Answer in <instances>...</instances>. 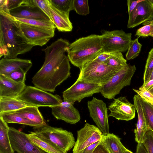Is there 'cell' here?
Returning a JSON list of instances; mask_svg holds the SVG:
<instances>
[{"mask_svg": "<svg viewBox=\"0 0 153 153\" xmlns=\"http://www.w3.org/2000/svg\"><path fill=\"white\" fill-rule=\"evenodd\" d=\"M69 45L67 40L60 38L42 49L45 53V59L32 78L35 87L53 93L58 86L70 77V61L65 53Z\"/></svg>", "mask_w": 153, "mask_h": 153, "instance_id": "cell-1", "label": "cell"}, {"mask_svg": "<svg viewBox=\"0 0 153 153\" xmlns=\"http://www.w3.org/2000/svg\"><path fill=\"white\" fill-rule=\"evenodd\" d=\"M34 46L27 43L19 22L10 14L0 10V57L16 58Z\"/></svg>", "mask_w": 153, "mask_h": 153, "instance_id": "cell-2", "label": "cell"}, {"mask_svg": "<svg viewBox=\"0 0 153 153\" xmlns=\"http://www.w3.org/2000/svg\"><path fill=\"white\" fill-rule=\"evenodd\" d=\"M102 49L101 35L91 34L70 44L67 51V56L71 63L80 70L101 53Z\"/></svg>", "mask_w": 153, "mask_h": 153, "instance_id": "cell-3", "label": "cell"}, {"mask_svg": "<svg viewBox=\"0 0 153 153\" xmlns=\"http://www.w3.org/2000/svg\"><path fill=\"white\" fill-rule=\"evenodd\" d=\"M33 129L38 136L64 153H67L74 145L75 139L71 132L61 128L52 127L46 123Z\"/></svg>", "mask_w": 153, "mask_h": 153, "instance_id": "cell-4", "label": "cell"}, {"mask_svg": "<svg viewBox=\"0 0 153 153\" xmlns=\"http://www.w3.org/2000/svg\"><path fill=\"white\" fill-rule=\"evenodd\" d=\"M122 68L110 67L105 63H98L93 60L82 67L77 79L102 86Z\"/></svg>", "mask_w": 153, "mask_h": 153, "instance_id": "cell-5", "label": "cell"}, {"mask_svg": "<svg viewBox=\"0 0 153 153\" xmlns=\"http://www.w3.org/2000/svg\"><path fill=\"white\" fill-rule=\"evenodd\" d=\"M136 70L135 65L127 64L101 86L100 92L105 98L114 99L123 88L130 85L131 78Z\"/></svg>", "mask_w": 153, "mask_h": 153, "instance_id": "cell-6", "label": "cell"}, {"mask_svg": "<svg viewBox=\"0 0 153 153\" xmlns=\"http://www.w3.org/2000/svg\"><path fill=\"white\" fill-rule=\"evenodd\" d=\"M30 105L52 107L59 105L63 102L61 97L53 95L35 87L27 86L16 98Z\"/></svg>", "mask_w": 153, "mask_h": 153, "instance_id": "cell-7", "label": "cell"}, {"mask_svg": "<svg viewBox=\"0 0 153 153\" xmlns=\"http://www.w3.org/2000/svg\"><path fill=\"white\" fill-rule=\"evenodd\" d=\"M101 35L102 52H124L127 51L132 40L131 33H126L122 30H104Z\"/></svg>", "mask_w": 153, "mask_h": 153, "instance_id": "cell-8", "label": "cell"}, {"mask_svg": "<svg viewBox=\"0 0 153 153\" xmlns=\"http://www.w3.org/2000/svg\"><path fill=\"white\" fill-rule=\"evenodd\" d=\"M101 85L77 79L70 87L62 92L64 101L79 102L84 98L100 92Z\"/></svg>", "mask_w": 153, "mask_h": 153, "instance_id": "cell-9", "label": "cell"}, {"mask_svg": "<svg viewBox=\"0 0 153 153\" xmlns=\"http://www.w3.org/2000/svg\"><path fill=\"white\" fill-rule=\"evenodd\" d=\"M87 106L90 116L103 135L109 134L108 116L105 103L101 100L93 97L92 100L88 101Z\"/></svg>", "mask_w": 153, "mask_h": 153, "instance_id": "cell-10", "label": "cell"}, {"mask_svg": "<svg viewBox=\"0 0 153 153\" xmlns=\"http://www.w3.org/2000/svg\"><path fill=\"white\" fill-rule=\"evenodd\" d=\"M18 22L20 30L27 43L33 46H43L54 35L55 30L38 27Z\"/></svg>", "mask_w": 153, "mask_h": 153, "instance_id": "cell-11", "label": "cell"}, {"mask_svg": "<svg viewBox=\"0 0 153 153\" xmlns=\"http://www.w3.org/2000/svg\"><path fill=\"white\" fill-rule=\"evenodd\" d=\"M103 134L97 126L86 123L77 131V139L73 149V153H81L89 145L101 140Z\"/></svg>", "mask_w": 153, "mask_h": 153, "instance_id": "cell-12", "label": "cell"}, {"mask_svg": "<svg viewBox=\"0 0 153 153\" xmlns=\"http://www.w3.org/2000/svg\"><path fill=\"white\" fill-rule=\"evenodd\" d=\"M9 135L12 147L17 153H47L31 143L22 131L9 127Z\"/></svg>", "mask_w": 153, "mask_h": 153, "instance_id": "cell-13", "label": "cell"}, {"mask_svg": "<svg viewBox=\"0 0 153 153\" xmlns=\"http://www.w3.org/2000/svg\"><path fill=\"white\" fill-rule=\"evenodd\" d=\"M108 106L110 112L108 117L118 120L128 121L134 118L136 109L134 104L130 102L125 97L116 99Z\"/></svg>", "mask_w": 153, "mask_h": 153, "instance_id": "cell-14", "label": "cell"}, {"mask_svg": "<svg viewBox=\"0 0 153 153\" xmlns=\"http://www.w3.org/2000/svg\"><path fill=\"white\" fill-rule=\"evenodd\" d=\"M10 14L16 18L51 21L33 0H23L20 6L10 11Z\"/></svg>", "mask_w": 153, "mask_h": 153, "instance_id": "cell-15", "label": "cell"}, {"mask_svg": "<svg viewBox=\"0 0 153 153\" xmlns=\"http://www.w3.org/2000/svg\"><path fill=\"white\" fill-rule=\"evenodd\" d=\"M153 16V4L150 0H143L128 15V28H132L149 21Z\"/></svg>", "mask_w": 153, "mask_h": 153, "instance_id": "cell-16", "label": "cell"}, {"mask_svg": "<svg viewBox=\"0 0 153 153\" xmlns=\"http://www.w3.org/2000/svg\"><path fill=\"white\" fill-rule=\"evenodd\" d=\"M74 103L63 101L59 105L51 107L52 115L57 120L75 124L81 118L79 111L74 106Z\"/></svg>", "mask_w": 153, "mask_h": 153, "instance_id": "cell-17", "label": "cell"}, {"mask_svg": "<svg viewBox=\"0 0 153 153\" xmlns=\"http://www.w3.org/2000/svg\"><path fill=\"white\" fill-rule=\"evenodd\" d=\"M25 83L18 82L0 74V97L17 98L26 87Z\"/></svg>", "mask_w": 153, "mask_h": 153, "instance_id": "cell-18", "label": "cell"}, {"mask_svg": "<svg viewBox=\"0 0 153 153\" xmlns=\"http://www.w3.org/2000/svg\"><path fill=\"white\" fill-rule=\"evenodd\" d=\"M32 66L30 60L17 57L12 59L3 58L0 61V74L7 76L16 70H21L27 74Z\"/></svg>", "mask_w": 153, "mask_h": 153, "instance_id": "cell-19", "label": "cell"}, {"mask_svg": "<svg viewBox=\"0 0 153 153\" xmlns=\"http://www.w3.org/2000/svg\"><path fill=\"white\" fill-rule=\"evenodd\" d=\"M133 99L134 104L137 111L138 117L136 128L134 131L135 133V139L137 143H142L145 134L149 128L144 115L140 97L137 94H135Z\"/></svg>", "mask_w": 153, "mask_h": 153, "instance_id": "cell-20", "label": "cell"}, {"mask_svg": "<svg viewBox=\"0 0 153 153\" xmlns=\"http://www.w3.org/2000/svg\"><path fill=\"white\" fill-rule=\"evenodd\" d=\"M48 1L52 19L56 27L59 31H71L73 27L69 19V15L60 11Z\"/></svg>", "mask_w": 153, "mask_h": 153, "instance_id": "cell-21", "label": "cell"}, {"mask_svg": "<svg viewBox=\"0 0 153 153\" xmlns=\"http://www.w3.org/2000/svg\"><path fill=\"white\" fill-rule=\"evenodd\" d=\"M9 127L0 117V153H14L9 135Z\"/></svg>", "mask_w": 153, "mask_h": 153, "instance_id": "cell-22", "label": "cell"}, {"mask_svg": "<svg viewBox=\"0 0 153 153\" xmlns=\"http://www.w3.org/2000/svg\"><path fill=\"white\" fill-rule=\"evenodd\" d=\"M15 111L19 114L39 126L46 123L38 107L28 106Z\"/></svg>", "mask_w": 153, "mask_h": 153, "instance_id": "cell-23", "label": "cell"}, {"mask_svg": "<svg viewBox=\"0 0 153 153\" xmlns=\"http://www.w3.org/2000/svg\"><path fill=\"white\" fill-rule=\"evenodd\" d=\"M30 105L16 98L0 97V114L16 111Z\"/></svg>", "mask_w": 153, "mask_h": 153, "instance_id": "cell-24", "label": "cell"}, {"mask_svg": "<svg viewBox=\"0 0 153 153\" xmlns=\"http://www.w3.org/2000/svg\"><path fill=\"white\" fill-rule=\"evenodd\" d=\"M101 140L111 153H125L127 149L121 143L120 138L113 133L103 135Z\"/></svg>", "mask_w": 153, "mask_h": 153, "instance_id": "cell-25", "label": "cell"}, {"mask_svg": "<svg viewBox=\"0 0 153 153\" xmlns=\"http://www.w3.org/2000/svg\"><path fill=\"white\" fill-rule=\"evenodd\" d=\"M26 136L33 145L47 153H64L59 149L42 139L33 131H30Z\"/></svg>", "mask_w": 153, "mask_h": 153, "instance_id": "cell-26", "label": "cell"}, {"mask_svg": "<svg viewBox=\"0 0 153 153\" xmlns=\"http://www.w3.org/2000/svg\"><path fill=\"white\" fill-rule=\"evenodd\" d=\"M0 117L7 123H18L35 127L39 125L23 117L15 111L6 112L0 114Z\"/></svg>", "mask_w": 153, "mask_h": 153, "instance_id": "cell-27", "label": "cell"}, {"mask_svg": "<svg viewBox=\"0 0 153 153\" xmlns=\"http://www.w3.org/2000/svg\"><path fill=\"white\" fill-rule=\"evenodd\" d=\"M14 18L19 22L38 27L53 30H55L56 28L54 24L51 21L25 19L16 17H14Z\"/></svg>", "mask_w": 153, "mask_h": 153, "instance_id": "cell-28", "label": "cell"}, {"mask_svg": "<svg viewBox=\"0 0 153 153\" xmlns=\"http://www.w3.org/2000/svg\"><path fill=\"white\" fill-rule=\"evenodd\" d=\"M111 53V56L106 64L116 68H123L127 65V60L124 58L122 52H116Z\"/></svg>", "mask_w": 153, "mask_h": 153, "instance_id": "cell-29", "label": "cell"}, {"mask_svg": "<svg viewBox=\"0 0 153 153\" xmlns=\"http://www.w3.org/2000/svg\"><path fill=\"white\" fill-rule=\"evenodd\" d=\"M140 100L149 129L153 131V105L140 97Z\"/></svg>", "mask_w": 153, "mask_h": 153, "instance_id": "cell-30", "label": "cell"}, {"mask_svg": "<svg viewBox=\"0 0 153 153\" xmlns=\"http://www.w3.org/2000/svg\"><path fill=\"white\" fill-rule=\"evenodd\" d=\"M49 2L60 11L69 15L73 9V0H48Z\"/></svg>", "mask_w": 153, "mask_h": 153, "instance_id": "cell-31", "label": "cell"}, {"mask_svg": "<svg viewBox=\"0 0 153 153\" xmlns=\"http://www.w3.org/2000/svg\"><path fill=\"white\" fill-rule=\"evenodd\" d=\"M139 37L132 40L130 44L126 55L127 60L133 59L139 55L142 46L138 41Z\"/></svg>", "mask_w": 153, "mask_h": 153, "instance_id": "cell-32", "label": "cell"}, {"mask_svg": "<svg viewBox=\"0 0 153 153\" xmlns=\"http://www.w3.org/2000/svg\"><path fill=\"white\" fill-rule=\"evenodd\" d=\"M153 70V47L149 52L145 67L143 76V84L145 85L150 81Z\"/></svg>", "mask_w": 153, "mask_h": 153, "instance_id": "cell-33", "label": "cell"}, {"mask_svg": "<svg viewBox=\"0 0 153 153\" xmlns=\"http://www.w3.org/2000/svg\"><path fill=\"white\" fill-rule=\"evenodd\" d=\"M73 9L78 14L85 16L90 13L88 0H73Z\"/></svg>", "mask_w": 153, "mask_h": 153, "instance_id": "cell-34", "label": "cell"}, {"mask_svg": "<svg viewBox=\"0 0 153 153\" xmlns=\"http://www.w3.org/2000/svg\"><path fill=\"white\" fill-rule=\"evenodd\" d=\"M142 143L148 153H153V131L148 129L145 133Z\"/></svg>", "mask_w": 153, "mask_h": 153, "instance_id": "cell-35", "label": "cell"}, {"mask_svg": "<svg viewBox=\"0 0 153 153\" xmlns=\"http://www.w3.org/2000/svg\"><path fill=\"white\" fill-rule=\"evenodd\" d=\"M137 94L141 98L153 105V94L141 86L138 89H133Z\"/></svg>", "mask_w": 153, "mask_h": 153, "instance_id": "cell-36", "label": "cell"}, {"mask_svg": "<svg viewBox=\"0 0 153 153\" xmlns=\"http://www.w3.org/2000/svg\"><path fill=\"white\" fill-rule=\"evenodd\" d=\"M36 5L38 6L47 16L53 23L49 6L48 0H33Z\"/></svg>", "mask_w": 153, "mask_h": 153, "instance_id": "cell-37", "label": "cell"}, {"mask_svg": "<svg viewBox=\"0 0 153 153\" xmlns=\"http://www.w3.org/2000/svg\"><path fill=\"white\" fill-rule=\"evenodd\" d=\"M26 74V73L22 71L16 70L11 72L6 76L15 81L25 83Z\"/></svg>", "mask_w": 153, "mask_h": 153, "instance_id": "cell-38", "label": "cell"}, {"mask_svg": "<svg viewBox=\"0 0 153 153\" xmlns=\"http://www.w3.org/2000/svg\"><path fill=\"white\" fill-rule=\"evenodd\" d=\"M153 33V24L144 25L139 28L136 31L135 36L146 37Z\"/></svg>", "mask_w": 153, "mask_h": 153, "instance_id": "cell-39", "label": "cell"}, {"mask_svg": "<svg viewBox=\"0 0 153 153\" xmlns=\"http://www.w3.org/2000/svg\"><path fill=\"white\" fill-rule=\"evenodd\" d=\"M111 56V53L102 52L93 60L98 63L105 64Z\"/></svg>", "mask_w": 153, "mask_h": 153, "instance_id": "cell-40", "label": "cell"}, {"mask_svg": "<svg viewBox=\"0 0 153 153\" xmlns=\"http://www.w3.org/2000/svg\"><path fill=\"white\" fill-rule=\"evenodd\" d=\"M92 153H111L103 142L101 140Z\"/></svg>", "mask_w": 153, "mask_h": 153, "instance_id": "cell-41", "label": "cell"}, {"mask_svg": "<svg viewBox=\"0 0 153 153\" xmlns=\"http://www.w3.org/2000/svg\"><path fill=\"white\" fill-rule=\"evenodd\" d=\"M23 0H6L7 9L10 11L20 6Z\"/></svg>", "mask_w": 153, "mask_h": 153, "instance_id": "cell-42", "label": "cell"}, {"mask_svg": "<svg viewBox=\"0 0 153 153\" xmlns=\"http://www.w3.org/2000/svg\"><path fill=\"white\" fill-rule=\"evenodd\" d=\"M143 0H138L133 1L128 0L127 1V5L128 8V15H130L137 5Z\"/></svg>", "mask_w": 153, "mask_h": 153, "instance_id": "cell-43", "label": "cell"}, {"mask_svg": "<svg viewBox=\"0 0 153 153\" xmlns=\"http://www.w3.org/2000/svg\"><path fill=\"white\" fill-rule=\"evenodd\" d=\"M100 141L97 142L87 146L82 150L81 153H92Z\"/></svg>", "mask_w": 153, "mask_h": 153, "instance_id": "cell-44", "label": "cell"}, {"mask_svg": "<svg viewBox=\"0 0 153 153\" xmlns=\"http://www.w3.org/2000/svg\"><path fill=\"white\" fill-rule=\"evenodd\" d=\"M136 153H148L142 143H138Z\"/></svg>", "mask_w": 153, "mask_h": 153, "instance_id": "cell-45", "label": "cell"}, {"mask_svg": "<svg viewBox=\"0 0 153 153\" xmlns=\"http://www.w3.org/2000/svg\"><path fill=\"white\" fill-rule=\"evenodd\" d=\"M141 86L153 94V79L150 80L147 83Z\"/></svg>", "mask_w": 153, "mask_h": 153, "instance_id": "cell-46", "label": "cell"}, {"mask_svg": "<svg viewBox=\"0 0 153 153\" xmlns=\"http://www.w3.org/2000/svg\"><path fill=\"white\" fill-rule=\"evenodd\" d=\"M153 24V16L149 21L143 23L142 25H147Z\"/></svg>", "mask_w": 153, "mask_h": 153, "instance_id": "cell-47", "label": "cell"}, {"mask_svg": "<svg viewBox=\"0 0 153 153\" xmlns=\"http://www.w3.org/2000/svg\"><path fill=\"white\" fill-rule=\"evenodd\" d=\"M153 79V70L152 71L150 79V80Z\"/></svg>", "mask_w": 153, "mask_h": 153, "instance_id": "cell-48", "label": "cell"}, {"mask_svg": "<svg viewBox=\"0 0 153 153\" xmlns=\"http://www.w3.org/2000/svg\"><path fill=\"white\" fill-rule=\"evenodd\" d=\"M125 153H133V152L128 149H127L125 152Z\"/></svg>", "mask_w": 153, "mask_h": 153, "instance_id": "cell-49", "label": "cell"}, {"mask_svg": "<svg viewBox=\"0 0 153 153\" xmlns=\"http://www.w3.org/2000/svg\"><path fill=\"white\" fill-rule=\"evenodd\" d=\"M149 36L153 37V33L151 34Z\"/></svg>", "mask_w": 153, "mask_h": 153, "instance_id": "cell-50", "label": "cell"}, {"mask_svg": "<svg viewBox=\"0 0 153 153\" xmlns=\"http://www.w3.org/2000/svg\"><path fill=\"white\" fill-rule=\"evenodd\" d=\"M150 1L152 2V3L153 4V0H150Z\"/></svg>", "mask_w": 153, "mask_h": 153, "instance_id": "cell-51", "label": "cell"}]
</instances>
